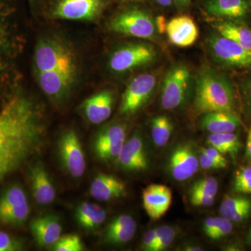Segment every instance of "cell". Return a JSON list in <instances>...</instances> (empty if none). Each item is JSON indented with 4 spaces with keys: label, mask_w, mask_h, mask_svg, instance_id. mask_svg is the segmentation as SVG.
<instances>
[{
    "label": "cell",
    "mask_w": 251,
    "mask_h": 251,
    "mask_svg": "<svg viewBox=\"0 0 251 251\" xmlns=\"http://www.w3.org/2000/svg\"><path fill=\"white\" fill-rule=\"evenodd\" d=\"M126 138L123 125L109 126L97 135L94 140V150L99 159L112 161L117 159Z\"/></svg>",
    "instance_id": "obj_13"
},
{
    "label": "cell",
    "mask_w": 251,
    "mask_h": 251,
    "mask_svg": "<svg viewBox=\"0 0 251 251\" xmlns=\"http://www.w3.org/2000/svg\"><path fill=\"white\" fill-rule=\"evenodd\" d=\"M100 4V0H62L54 10V15L73 21L90 20L99 14Z\"/></svg>",
    "instance_id": "obj_15"
},
{
    "label": "cell",
    "mask_w": 251,
    "mask_h": 251,
    "mask_svg": "<svg viewBox=\"0 0 251 251\" xmlns=\"http://www.w3.org/2000/svg\"><path fill=\"white\" fill-rule=\"evenodd\" d=\"M234 94L230 82L210 68L202 69L196 78L193 108L196 113L234 112Z\"/></svg>",
    "instance_id": "obj_2"
},
{
    "label": "cell",
    "mask_w": 251,
    "mask_h": 251,
    "mask_svg": "<svg viewBox=\"0 0 251 251\" xmlns=\"http://www.w3.org/2000/svg\"><path fill=\"white\" fill-rule=\"evenodd\" d=\"M52 249L55 251H81L83 250V245L76 234H68L59 238L52 245Z\"/></svg>",
    "instance_id": "obj_33"
},
{
    "label": "cell",
    "mask_w": 251,
    "mask_h": 251,
    "mask_svg": "<svg viewBox=\"0 0 251 251\" xmlns=\"http://www.w3.org/2000/svg\"><path fill=\"white\" fill-rule=\"evenodd\" d=\"M173 201L171 188L163 184L149 185L143 191L144 209L150 219L158 220L166 214Z\"/></svg>",
    "instance_id": "obj_14"
},
{
    "label": "cell",
    "mask_w": 251,
    "mask_h": 251,
    "mask_svg": "<svg viewBox=\"0 0 251 251\" xmlns=\"http://www.w3.org/2000/svg\"><path fill=\"white\" fill-rule=\"evenodd\" d=\"M155 242H156V229H150L144 235L142 248L143 250L151 251Z\"/></svg>",
    "instance_id": "obj_40"
},
{
    "label": "cell",
    "mask_w": 251,
    "mask_h": 251,
    "mask_svg": "<svg viewBox=\"0 0 251 251\" xmlns=\"http://www.w3.org/2000/svg\"><path fill=\"white\" fill-rule=\"evenodd\" d=\"M190 201L193 206H211L214 205L215 198L208 196L201 191L191 190L190 191Z\"/></svg>",
    "instance_id": "obj_37"
},
{
    "label": "cell",
    "mask_w": 251,
    "mask_h": 251,
    "mask_svg": "<svg viewBox=\"0 0 251 251\" xmlns=\"http://www.w3.org/2000/svg\"><path fill=\"white\" fill-rule=\"evenodd\" d=\"M114 99L111 92L103 91L85 100L84 110L89 121L99 125L108 120L111 115Z\"/></svg>",
    "instance_id": "obj_22"
},
{
    "label": "cell",
    "mask_w": 251,
    "mask_h": 251,
    "mask_svg": "<svg viewBox=\"0 0 251 251\" xmlns=\"http://www.w3.org/2000/svg\"><path fill=\"white\" fill-rule=\"evenodd\" d=\"M251 213V199L245 196H226L220 206L221 216L231 222H242Z\"/></svg>",
    "instance_id": "obj_25"
},
{
    "label": "cell",
    "mask_w": 251,
    "mask_h": 251,
    "mask_svg": "<svg viewBox=\"0 0 251 251\" xmlns=\"http://www.w3.org/2000/svg\"><path fill=\"white\" fill-rule=\"evenodd\" d=\"M232 229H233L232 222L226 218L217 217L215 227L209 238L213 240L222 239L232 233Z\"/></svg>",
    "instance_id": "obj_35"
},
{
    "label": "cell",
    "mask_w": 251,
    "mask_h": 251,
    "mask_svg": "<svg viewBox=\"0 0 251 251\" xmlns=\"http://www.w3.org/2000/svg\"><path fill=\"white\" fill-rule=\"evenodd\" d=\"M234 192L242 194H251V166L239 168L234 174Z\"/></svg>",
    "instance_id": "obj_32"
},
{
    "label": "cell",
    "mask_w": 251,
    "mask_h": 251,
    "mask_svg": "<svg viewBox=\"0 0 251 251\" xmlns=\"http://www.w3.org/2000/svg\"><path fill=\"white\" fill-rule=\"evenodd\" d=\"M117 160L120 166L127 171H144L149 166V160L136 154L126 142Z\"/></svg>",
    "instance_id": "obj_30"
},
{
    "label": "cell",
    "mask_w": 251,
    "mask_h": 251,
    "mask_svg": "<svg viewBox=\"0 0 251 251\" xmlns=\"http://www.w3.org/2000/svg\"><path fill=\"white\" fill-rule=\"evenodd\" d=\"M137 224L132 216L122 214L115 218L108 225L104 235V241L108 244H126L134 237Z\"/></svg>",
    "instance_id": "obj_23"
},
{
    "label": "cell",
    "mask_w": 251,
    "mask_h": 251,
    "mask_svg": "<svg viewBox=\"0 0 251 251\" xmlns=\"http://www.w3.org/2000/svg\"><path fill=\"white\" fill-rule=\"evenodd\" d=\"M31 234L41 247L52 246L61 237L62 227L55 216H39L30 224Z\"/></svg>",
    "instance_id": "obj_19"
},
{
    "label": "cell",
    "mask_w": 251,
    "mask_h": 251,
    "mask_svg": "<svg viewBox=\"0 0 251 251\" xmlns=\"http://www.w3.org/2000/svg\"><path fill=\"white\" fill-rule=\"evenodd\" d=\"M157 77L151 73L137 75L129 82L122 97L120 112L132 115L150 100L157 85Z\"/></svg>",
    "instance_id": "obj_9"
},
{
    "label": "cell",
    "mask_w": 251,
    "mask_h": 251,
    "mask_svg": "<svg viewBox=\"0 0 251 251\" xmlns=\"http://www.w3.org/2000/svg\"><path fill=\"white\" fill-rule=\"evenodd\" d=\"M247 243L251 245V228L249 230V234L247 235Z\"/></svg>",
    "instance_id": "obj_46"
},
{
    "label": "cell",
    "mask_w": 251,
    "mask_h": 251,
    "mask_svg": "<svg viewBox=\"0 0 251 251\" xmlns=\"http://www.w3.org/2000/svg\"><path fill=\"white\" fill-rule=\"evenodd\" d=\"M191 189L201 191L208 196L215 198L219 191V183L214 177L203 178L195 182Z\"/></svg>",
    "instance_id": "obj_34"
},
{
    "label": "cell",
    "mask_w": 251,
    "mask_h": 251,
    "mask_svg": "<svg viewBox=\"0 0 251 251\" xmlns=\"http://www.w3.org/2000/svg\"><path fill=\"white\" fill-rule=\"evenodd\" d=\"M250 7L249 0H207L204 4V9L210 16L230 19L244 18Z\"/></svg>",
    "instance_id": "obj_21"
},
{
    "label": "cell",
    "mask_w": 251,
    "mask_h": 251,
    "mask_svg": "<svg viewBox=\"0 0 251 251\" xmlns=\"http://www.w3.org/2000/svg\"><path fill=\"white\" fill-rule=\"evenodd\" d=\"M75 216L77 223L82 227L93 229L103 224L106 219L107 212L98 204L85 202L77 207Z\"/></svg>",
    "instance_id": "obj_26"
},
{
    "label": "cell",
    "mask_w": 251,
    "mask_h": 251,
    "mask_svg": "<svg viewBox=\"0 0 251 251\" xmlns=\"http://www.w3.org/2000/svg\"><path fill=\"white\" fill-rule=\"evenodd\" d=\"M246 155H247V158L251 160V128L250 131H249V135H248Z\"/></svg>",
    "instance_id": "obj_42"
},
{
    "label": "cell",
    "mask_w": 251,
    "mask_h": 251,
    "mask_svg": "<svg viewBox=\"0 0 251 251\" xmlns=\"http://www.w3.org/2000/svg\"><path fill=\"white\" fill-rule=\"evenodd\" d=\"M175 4L180 9L188 7L191 4V0H174Z\"/></svg>",
    "instance_id": "obj_43"
},
{
    "label": "cell",
    "mask_w": 251,
    "mask_h": 251,
    "mask_svg": "<svg viewBox=\"0 0 251 251\" xmlns=\"http://www.w3.org/2000/svg\"><path fill=\"white\" fill-rule=\"evenodd\" d=\"M44 125L30 99L15 95L0 110V181L18 169L42 143Z\"/></svg>",
    "instance_id": "obj_1"
},
{
    "label": "cell",
    "mask_w": 251,
    "mask_h": 251,
    "mask_svg": "<svg viewBox=\"0 0 251 251\" xmlns=\"http://www.w3.org/2000/svg\"><path fill=\"white\" fill-rule=\"evenodd\" d=\"M207 143L223 154H229L233 158L237 156L242 148L239 137L234 133H210Z\"/></svg>",
    "instance_id": "obj_28"
},
{
    "label": "cell",
    "mask_w": 251,
    "mask_h": 251,
    "mask_svg": "<svg viewBox=\"0 0 251 251\" xmlns=\"http://www.w3.org/2000/svg\"><path fill=\"white\" fill-rule=\"evenodd\" d=\"M176 229L169 226L156 228V242L151 251H163L171 247L176 238Z\"/></svg>",
    "instance_id": "obj_31"
},
{
    "label": "cell",
    "mask_w": 251,
    "mask_h": 251,
    "mask_svg": "<svg viewBox=\"0 0 251 251\" xmlns=\"http://www.w3.org/2000/svg\"><path fill=\"white\" fill-rule=\"evenodd\" d=\"M156 57L157 50L151 44H128L112 54L109 67L114 72L121 74L151 64Z\"/></svg>",
    "instance_id": "obj_8"
},
{
    "label": "cell",
    "mask_w": 251,
    "mask_h": 251,
    "mask_svg": "<svg viewBox=\"0 0 251 251\" xmlns=\"http://www.w3.org/2000/svg\"><path fill=\"white\" fill-rule=\"evenodd\" d=\"M173 125L169 117H155L151 122V133L153 143L158 148L166 146L171 139Z\"/></svg>",
    "instance_id": "obj_29"
},
{
    "label": "cell",
    "mask_w": 251,
    "mask_h": 251,
    "mask_svg": "<svg viewBox=\"0 0 251 251\" xmlns=\"http://www.w3.org/2000/svg\"><path fill=\"white\" fill-rule=\"evenodd\" d=\"M59 153L63 166L68 173L75 178L85 173L86 161L80 140L75 131L69 130L59 141Z\"/></svg>",
    "instance_id": "obj_11"
},
{
    "label": "cell",
    "mask_w": 251,
    "mask_h": 251,
    "mask_svg": "<svg viewBox=\"0 0 251 251\" xmlns=\"http://www.w3.org/2000/svg\"><path fill=\"white\" fill-rule=\"evenodd\" d=\"M216 222H217V217H209L204 221L202 226L203 232L208 237L214 230Z\"/></svg>",
    "instance_id": "obj_41"
},
{
    "label": "cell",
    "mask_w": 251,
    "mask_h": 251,
    "mask_svg": "<svg viewBox=\"0 0 251 251\" xmlns=\"http://www.w3.org/2000/svg\"><path fill=\"white\" fill-rule=\"evenodd\" d=\"M199 158V165L202 169L206 171H213V170L222 169V166L214 159L208 156L205 153L201 152L198 156Z\"/></svg>",
    "instance_id": "obj_39"
},
{
    "label": "cell",
    "mask_w": 251,
    "mask_h": 251,
    "mask_svg": "<svg viewBox=\"0 0 251 251\" xmlns=\"http://www.w3.org/2000/svg\"><path fill=\"white\" fill-rule=\"evenodd\" d=\"M30 181L33 196L38 204H51L56 197V191L44 167L36 164L31 170Z\"/></svg>",
    "instance_id": "obj_20"
},
{
    "label": "cell",
    "mask_w": 251,
    "mask_h": 251,
    "mask_svg": "<svg viewBox=\"0 0 251 251\" xmlns=\"http://www.w3.org/2000/svg\"><path fill=\"white\" fill-rule=\"evenodd\" d=\"M201 152L205 153L208 156L214 159V161L219 163L223 168H226L227 166V161L225 158L224 154L220 152L216 149L209 147V148H202L201 150Z\"/></svg>",
    "instance_id": "obj_38"
},
{
    "label": "cell",
    "mask_w": 251,
    "mask_h": 251,
    "mask_svg": "<svg viewBox=\"0 0 251 251\" xmlns=\"http://www.w3.org/2000/svg\"><path fill=\"white\" fill-rule=\"evenodd\" d=\"M14 15L9 0H0V89L15 80L16 60L22 49L23 39Z\"/></svg>",
    "instance_id": "obj_3"
},
{
    "label": "cell",
    "mask_w": 251,
    "mask_h": 251,
    "mask_svg": "<svg viewBox=\"0 0 251 251\" xmlns=\"http://www.w3.org/2000/svg\"><path fill=\"white\" fill-rule=\"evenodd\" d=\"M240 125L234 112H208L203 115L201 122V128L210 133H234Z\"/></svg>",
    "instance_id": "obj_24"
},
{
    "label": "cell",
    "mask_w": 251,
    "mask_h": 251,
    "mask_svg": "<svg viewBox=\"0 0 251 251\" xmlns=\"http://www.w3.org/2000/svg\"><path fill=\"white\" fill-rule=\"evenodd\" d=\"M199 158L191 143L178 145L172 151L168 162V170L173 179L186 181L196 174L199 168Z\"/></svg>",
    "instance_id": "obj_12"
},
{
    "label": "cell",
    "mask_w": 251,
    "mask_h": 251,
    "mask_svg": "<svg viewBox=\"0 0 251 251\" xmlns=\"http://www.w3.org/2000/svg\"><path fill=\"white\" fill-rule=\"evenodd\" d=\"M208 49L216 62L226 67L251 69V50L235 41L214 34L208 39Z\"/></svg>",
    "instance_id": "obj_7"
},
{
    "label": "cell",
    "mask_w": 251,
    "mask_h": 251,
    "mask_svg": "<svg viewBox=\"0 0 251 251\" xmlns=\"http://www.w3.org/2000/svg\"><path fill=\"white\" fill-rule=\"evenodd\" d=\"M193 88L191 71L184 64H176L163 77L161 91V105L166 110L181 108L188 101Z\"/></svg>",
    "instance_id": "obj_4"
},
{
    "label": "cell",
    "mask_w": 251,
    "mask_h": 251,
    "mask_svg": "<svg viewBox=\"0 0 251 251\" xmlns=\"http://www.w3.org/2000/svg\"><path fill=\"white\" fill-rule=\"evenodd\" d=\"M29 215V202L24 190L18 185L10 186L0 198V223L22 226Z\"/></svg>",
    "instance_id": "obj_10"
},
{
    "label": "cell",
    "mask_w": 251,
    "mask_h": 251,
    "mask_svg": "<svg viewBox=\"0 0 251 251\" xmlns=\"http://www.w3.org/2000/svg\"><path fill=\"white\" fill-rule=\"evenodd\" d=\"M90 194L99 201H110L125 197L126 186L114 175L99 173L92 181Z\"/></svg>",
    "instance_id": "obj_16"
},
{
    "label": "cell",
    "mask_w": 251,
    "mask_h": 251,
    "mask_svg": "<svg viewBox=\"0 0 251 251\" xmlns=\"http://www.w3.org/2000/svg\"><path fill=\"white\" fill-rule=\"evenodd\" d=\"M34 64L38 72L59 71L75 74V58L72 51L58 41L46 39L36 46Z\"/></svg>",
    "instance_id": "obj_5"
},
{
    "label": "cell",
    "mask_w": 251,
    "mask_h": 251,
    "mask_svg": "<svg viewBox=\"0 0 251 251\" xmlns=\"http://www.w3.org/2000/svg\"><path fill=\"white\" fill-rule=\"evenodd\" d=\"M23 248L21 242L0 230V251H19L23 250Z\"/></svg>",
    "instance_id": "obj_36"
},
{
    "label": "cell",
    "mask_w": 251,
    "mask_h": 251,
    "mask_svg": "<svg viewBox=\"0 0 251 251\" xmlns=\"http://www.w3.org/2000/svg\"><path fill=\"white\" fill-rule=\"evenodd\" d=\"M184 250L186 251H201L203 249L201 247H197V246H186L184 248Z\"/></svg>",
    "instance_id": "obj_45"
},
{
    "label": "cell",
    "mask_w": 251,
    "mask_h": 251,
    "mask_svg": "<svg viewBox=\"0 0 251 251\" xmlns=\"http://www.w3.org/2000/svg\"><path fill=\"white\" fill-rule=\"evenodd\" d=\"M158 4L163 6H171L174 0H155Z\"/></svg>",
    "instance_id": "obj_44"
},
{
    "label": "cell",
    "mask_w": 251,
    "mask_h": 251,
    "mask_svg": "<svg viewBox=\"0 0 251 251\" xmlns=\"http://www.w3.org/2000/svg\"><path fill=\"white\" fill-rule=\"evenodd\" d=\"M38 73L41 90L51 98L60 99L67 94L74 83L75 74L51 71Z\"/></svg>",
    "instance_id": "obj_18"
},
{
    "label": "cell",
    "mask_w": 251,
    "mask_h": 251,
    "mask_svg": "<svg viewBox=\"0 0 251 251\" xmlns=\"http://www.w3.org/2000/svg\"><path fill=\"white\" fill-rule=\"evenodd\" d=\"M167 34L170 41L179 47L192 46L198 36L197 25L188 16H180L173 18L167 24Z\"/></svg>",
    "instance_id": "obj_17"
},
{
    "label": "cell",
    "mask_w": 251,
    "mask_h": 251,
    "mask_svg": "<svg viewBox=\"0 0 251 251\" xmlns=\"http://www.w3.org/2000/svg\"><path fill=\"white\" fill-rule=\"evenodd\" d=\"M248 91H249V97L251 100V80L249 82V85H248Z\"/></svg>",
    "instance_id": "obj_47"
},
{
    "label": "cell",
    "mask_w": 251,
    "mask_h": 251,
    "mask_svg": "<svg viewBox=\"0 0 251 251\" xmlns=\"http://www.w3.org/2000/svg\"><path fill=\"white\" fill-rule=\"evenodd\" d=\"M110 27L112 31L119 34L145 39H153L158 31L156 22L152 16L137 9L119 14L112 19Z\"/></svg>",
    "instance_id": "obj_6"
},
{
    "label": "cell",
    "mask_w": 251,
    "mask_h": 251,
    "mask_svg": "<svg viewBox=\"0 0 251 251\" xmlns=\"http://www.w3.org/2000/svg\"><path fill=\"white\" fill-rule=\"evenodd\" d=\"M214 27L220 35L235 41L243 47L251 50V31L249 28L232 21H219Z\"/></svg>",
    "instance_id": "obj_27"
}]
</instances>
